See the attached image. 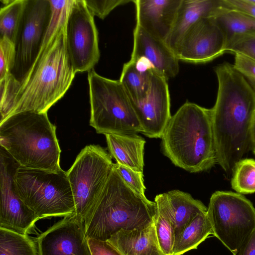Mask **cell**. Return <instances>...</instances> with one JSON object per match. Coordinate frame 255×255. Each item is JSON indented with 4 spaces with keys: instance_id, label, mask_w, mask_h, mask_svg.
Wrapping results in <instances>:
<instances>
[{
    "instance_id": "cell-35",
    "label": "cell",
    "mask_w": 255,
    "mask_h": 255,
    "mask_svg": "<svg viewBox=\"0 0 255 255\" xmlns=\"http://www.w3.org/2000/svg\"><path fill=\"white\" fill-rule=\"evenodd\" d=\"M92 255H122L108 241L88 239Z\"/></svg>"
},
{
    "instance_id": "cell-6",
    "label": "cell",
    "mask_w": 255,
    "mask_h": 255,
    "mask_svg": "<svg viewBox=\"0 0 255 255\" xmlns=\"http://www.w3.org/2000/svg\"><path fill=\"white\" fill-rule=\"evenodd\" d=\"M90 125L98 133L137 134L141 127L129 97L119 80L88 72Z\"/></svg>"
},
{
    "instance_id": "cell-37",
    "label": "cell",
    "mask_w": 255,
    "mask_h": 255,
    "mask_svg": "<svg viewBox=\"0 0 255 255\" xmlns=\"http://www.w3.org/2000/svg\"><path fill=\"white\" fill-rule=\"evenodd\" d=\"M235 255H255V230Z\"/></svg>"
},
{
    "instance_id": "cell-14",
    "label": "cell",
    "mask_w": 255,
    "mask_h": 255,
    "mask_svg": "<svg viewBox=\"0 0 255 255\" xmlns=\"http://www.w3.org/2000/svg\"><path fill=\"white\" fill-rule=\"evenodd\" d=\"M226 39L213 16L201 18L187 32L175 52L179 60L209 62L226 52Z\"/></svg>"
},
{
    "instance_id": "cell-9",
    "label": "cell",
    "mask_w": 255,
    "mask_h": 255,
    "mask_svg": "<svg viewBox=\"0 0 255 255\" xmlns=\"http://www.w3.org/2000/svg\"><path fill=\"white\" fill-rule=\"evenodd\" d=\"M112 156L99 145H86L66 172L75 205L84 221L101 194L114 166Z\"/></svg>"
},
{
    "instance_id": "cell-1",
    "label": "cell",
    "mask_w": 255,
    "mask_h": 255,
    "mask_svg": "<svg viewBox=\"0 0 255 255\" xmlns=\"http://www.w3.org/2000/svg\"><path fill=\"white\" fill-rule=\"evenodd\" d=\"M215 71L218 89L211 113L217 162L231 173L254 146L255 91L233 65L224 63Z\"/></svg>"
},
{
    "instance_id": "cell-31",
    "label": "cell",
    "mask_w": 255,
    "mask_h": 255,
    "mask_svg": "<svg viewBox=\"0 0 255 255\" xmlns=\"http://www.w3.org/2000/svg\"><path fill=\"white\" fill-rule=\"evenodd\" d=\"M14 43L5 37L0 39V80L11 73L15 60Z\"/></svg>"
},
{
    "instance_id": "cell-24",
    "label": "cell",
    "mask_w": 255,
    "mask_h": 255,
    "mask_svg": "<svg viewBox=\"0 0 255 255\" xmlns=\"http://www.w3.org/2000/svg\"><path fill=\"white\" fill-rule=\"evenodd\" d=\"M154 202L156 213L154 223L159 246L165 255H173L175 238L174 222L165 193L157 195Z\"/></svg>"
},
{
    "instance_id": "cell-28",
    "label": "cell",
    "mask_w": 255,
    "mask_h": 255,
    "mask_svg": "<svg viewBox=\"0 0 255 255\" xmlns=\"http://www.w3.org/2000/svg\"><path fill=\"white\" fill-rule=\"evenodd\" d=\"M231 180L232 188L241 194L255 192V160L243 158L235 165Z\"/></svg>"
},
{
    "instance_id": "cell-38",
    "label": "cell",
    "mask_w": 255,
    "mask_h": 255,
    "mask_svg": "<svg viewBox=\"0 0 255 255\" xmlns=\"http://www.w3.org/2000/svg\"><path fill=\"white\" fill-rule=\"evenodd\" d=\"M130 61L134 63L136 69L141 73H146L151 69L155 70L152 64L144 57H141L134 61Z\"/></svg>"
},
{
    "instance_id": "cell-13",
    "label": "cell",
    "mask_w": 255,
    "mask_h": 255,
    "mask_svg": "<svg viewBox=\"0 0 255 255\" xmlns=\"http://www.w3.org/2000/svg\"><path fill=\"white\" fill-rule=\"evenodd\" d=\"M131 103L141 125V133L149 138H161L171 117L167 80L154 69L151 70L146 97Z\"/></svg>"
},
{
    "instance_id": "cell-15",
    "label": "cell",
    "mask_w": 255,
    "mask_h": 255,
    "mask_svg": "<svg viewBox=\"0 0 255 255\" xmlns=\"http://www.w3.org/2000/svg\"><path fill=\"white\" fill-rule=\"evenodd\" d=\"M38 255H92L84 221L75 214L64 218L39 235Z\"/></svg>"
},
{
    "instance_id": "cell-3",
    "label": "cell",
    "mask_w": 255,
    "mask_h": 255,
    "mask_svg": "<svg viewBox=\"0 0 255 255\" xmlns=\"http://www.w3.org/2000/svg\"><path fill=\"white\" fill-rule=\"evenodd\" d=\"M155 213V202L134 192L114 165L101 194L85 220L86 236L107 241L121 229L142 230L154 222Z\"/></svg>"
},
{
    "instance_id": "cell-18",
    "label": "cell",
    "mask_w": 255,
    "mask_h": 255,
    "mask_svg": "<svg viewBox=\"0 0 255 255\" xmlns=\"http://www.w3.org/2000/svg\"><path fill=\"white\" fill-rule=\"evenodd\" d=\"M222 0H182L171 31L165 43L174 53L183 38L197 21L212 16Z\"/></svg>"
},
{
    "instance_id": "cell-40",
    "label": "cell",
    "mask_w": 255,
    "mask_h": 255,
    "mask_svg": "<svg viewBox=\"0 0 255 255\" xmlns=\"http://www.w3.org/2000/svg\"><path fill=\"white\" fill-rule=\"evenodd\" d=\"M253 151L255 156V143L254 145L253 148Z\"/></svg>"
},
{
    "instance_id": "cell-20",
    "label": "cell",
    "mask_w": 255,
    "mask_h": 255,
    "mask_svg": "<svg viewBox=\"0 0 255 255\" xmlns=\"http://www.w3.org/2000/svg\"><path fill=\"white\" fill-rule=\"evenodd\" d=\"M109 153L119 164L143 172L145 139L137 134L105 135Z\"/></svg>"
},
{
    "instance_id": "cell-39",
    "label": "cell",
    "mask_w": 255,
    "mask_h": 255,
    "mask_svg": "<svg viewBox=\"0 0 255 255\" xmlns=\"http://www.w3.org/2000/svg\"><path fill=\"white\" fill-rule=\"evenodd\" d=\"M252 135L254 143H255V112L254 113L252 124Z\"/></svg>"
},
{
    "instance_id": "cell-7",
    "label": "cell",
    "mask_w": 255,
    "mask_h": 255,
    "mask_svg": "<svg viewBox=\"0 0 255 255\" xmlns=\"http://www.w3.org/2000/svg\"><path fill=\"white\" fill-rule=\"evenodd\" d=\"M15 180L21 199L40 219L75 214L72 191L63 169L49 171L20 166Z\"/></svg>"
},
{
    "instance_id": "cell-36",
    "label": "cell",
    "mask_w": 255,
    "mask_h": 255,
    "mask_svg": "<svg viewBox=\"0 0 255 255\" xmlns=\"http://www.w3.org/2000/svg\"><path fill=\"white\" fill-rule=\"evenodd\" d=\"M228 8L243 12L255 19V3L253 0H223Z\"/></svg>"
},
{
    "instance_id": "cell-11",
    "label": "cell",
    "mask_w": 255,
    "mask_h": 255,
    "mask_svg": "<svg viewBox=\"0 0 255 255\" xmlns=\"http://www.w3.org/2000/svg\"><path fill=\"white\" fill-rule=\"evenodd\" d=\"M51 12L49 0H26L14 42L16 55L11 71L21 83L34 65L41 48Z\"/></svg>"
},
{
    "instance_id": "cell-22",
    "label": "cell",
    "mask_w": 255,
    "mask_h": 255,
    "mask_svg": "<svg viewBox=\"0 0 255 255\" xmlns=\"http://www.w3.org/2000/svg\"><path fill=\"white\" fill-rule=\"evenodd\" d=\"M212 16L226 39V46L247 35H255V19L238 10L226 7L223 3Z\"/></svg>"
},
{
    "instance_id": "cell-30",
    "label": "cell",
    "mask_w": 255,
    "mask_h": 255,
    "mask_svg": "<svg viewBox=\"0 0 255 255\" xmlns=\"http://www.w3.org/2000/svg\"><path fill=\"white\" fill-rule=\"evenodd\" d=\"M125 184L137 195L145 198L143 172L134 171L117 163L114 164Z\"/></svg>"
},
{
    "instance_id": "cell-2",
    "label": "cell",
    "mask_w": 255,
    "mask_h": 255,
    "mask_svg": "<svg viewBox=\"0 0 255 255\" xmlns=\"http://www.w3.org/2000/svg\"><path fill=\"white\" fill-rule=\"evenodd\" d=\"M161 138L164 155L189 172L206 171L217 163L211 109L186 102L171 116Z\"/></svg>"
},
{
    "instance_id": "cell-25",
    "label": "cell",
    "mask_w": 255,
    "mask_h": 255,
    "mask_svg": "<svg viewBox=\"0 0 255 255\" xmlns=\"http://www.w3.org/2000/svg\"><path fill=\"white\" fill-rule=\"evenodd\" d=\"M150 70L141 73L130 60L124 64L119 81L131 102H138L146 97L150 86Z\"/></svg>"
},
{
    "instance_id": "cell-5",
    "label": "cell",
    "mask_w": 255,
    "mask_h": 255,
    "mask_svg": "<svg viewBox=\"0 0 255 255\" xmlns=\"http://www.w3.org/2000/svg\"><path fill=\"white\" fill-rule=\"evenodd\" d=\"M47 113L24 111L0 122V145L20 166L56 171L61 149Z\"/></svg>"
},
{
    "instance_id": "cell-4",
    "label": "cell",
    "mask_w": 255,
    "mask_h": 255,
    "mask_svg": "<svg viewBox=\"0 0 255 255\" xmlns=\"http://www.w3.org/2000/svg\"><path fill=\"white\" fill-rule=\"evenodd\" d=\"M65 25L50 40L21 83L9 116L24 111L47 113L69 89L76 73L67 52Z\"/></svg>"
},
{
    "instance_id": "cell-34",
    "label": "cell",
    "mask_w": 255,
    "mask_h": 255,
    "mask_svg": "<svg viewBox=\"0 0 255 255\" xmlns=\"http://www.w3.org/2000/svg\"><path fill=\"white\" fill-rule=\"evenodd\" d=\"M235 55L234 68L247 80L255 91V60L239 53Z\"/></svg>"
},
{
    "instance_id": "cell-33",
    "label": "cell",
    "mask_w": 255,
    "mask_h": 255,
    "mask_svg": "<svg viewBox=\"0 0 255 255\" xmlns=\"http://www.w3.org/2000/svg\"><path fill=\"white\" fill-rule=\"evenodd\" d=\"M239 53L255 60V35L241 37L226 47V52Z\"/></svg>"
},
{
    "instance_id": "cell-19",
    "label": "cell",
    "mask_w": 255,
    "mask_h": 255,
    "mask_svg": "<svg viewBox=\"0 0 255 255\" xmlns=\"http://www.w3.org/2000/svg\"><path fill=\"white\" fill-rule=\"evenodd\" d=\"M107 241L122 255H165L159 246L154 222L142 230L121 229Z\"/></svg>"
},
{
    "instance_id": "cell-8",
    "label": "cell",
    "mask_w": 255,
    "mask_h": 255,
    "mask_svg": "<svg viewBox=\"0 0 255 255\" xmlns=\"http://www.w3.org/2000/svg\"><path fill=\"white\" fill-rule=\"evenodd\" d=\"M207 214L214 236L234 255L255 230V208L241 194L216 191Z\"/></svg>"
},
{
    "instance_id": "cell-12",
    "label": "cell",
    "mask_w": 255,
    "mask_h": 255,
    "mask_svg": "<svg viewBox=\"0 0 255 255\" xmlns=\"http://www.w3.org/2000/svg\"><path fill=\"white\" fill-rule=\"evenodd\" d=\"M20 165L0 149V228L27 235L39 218L21 199L15 177Z\"/></svg>"
},
{
    "instance_id": "cell-27",
    "label": "cell",
    "mask_w": 255,
    "mask_h": 255,
    "mask_svg": "<svg viewBox=\"0 0 255 255\" xmlns=\"http://www.w3.org/2000/svg\"><path fill=\"white\" fill-rule=\"evenodd\" d=\"M0 255H38L36 243L27 235L0 228Z\"/></svg>"
},
{
    "instance_id": "cell-21",
    "label": "cell",
    "mask_w": 255,
    "mask_h": 255,
    "mask_svg": "<svg viewBox=\"0 0 255 255\" xmlns=\"http://www.w3.org/2000/svg\"><path fill=\"white\" fill-rule=\"evenodd\" d=\"M164 193L174 222L175 240L186 225L198 214L207 212V207L186 192L173 190Z\"/></svg>"
},
{
    "instance_id": "cell-29",
    "label": "cell",
    "mask_w": 255,
    "mask_h": 255,
    "mask_svg": "<svg viewBox=\"0 0 255 255\" xmlns=\"http://www.w3.org/2000/svg\"><path fill=\"white\" fill-rule=\"evenodd\" d=\"M21 82L10 73L0 80V122L8 118L15 103Z\"/></svg>"
},
{
    "instance_id": "cell-23",
    "label": "cell",
    "mask_w": 255,
    "mask_h": 255,
    "mask_svg": "<svg viewBox=\"0 0 255 255\" xmlns=\"http://www.w3.org/2000/svg\"><path fill=\"white\" fill-rule=\"evenodd\" d=\"M214 235L207 212L197 215L175 239L173 255H182L198 246L209 235Z\"/></svg>"
},
{
    "instance_id": "cell-41",
    "label": "cell",
    "mask_w": 255,
    "mask_h": 255,
    "mask_svg": "<svg viewBox=\"0 0 255 255\" xmlns=\"http://www.w3.org/2000/svg\"><path fill=\"white\" fill-rule=\"evenodd\" d=\"M253 2L255 3V0H253Z\"/></svg>"
},
{
    "instance_id": "cell-17",
    "label": "cell",
    "mask_w": 255,
    "mask_h": 255,
    "mask_svg": "<svg viewBox=\"0 0 255 255\" xmlns=\"http://www.w3.org/2000/svg\"><path fill=\"white\" fill-rule=\"evenodd\" d=\"M141 57L147 59L155 71L167 80L178 73L179 60L166 43L136 25L130 60L134 61Z\"/></svg>"
},
{
    "instance_id": "cell-16",
    "label": "cell",
    "mask_w": 255,
    "mask_h": 255,
    "mask_svg": "<svg viewBox=\"0 0 255 255\" xmlns=\"http://www.w3.org/2000/svg\"><path fill=\"white\" fill-rule=\"evenodd\" d=\"M182 0H133L136 25L165 42L172 29Z\"/></svg>"
},
{
    "instance_id": "cell-32",
    "label": "cell",
    "mask_w": 255,
    "mask_h": 255,
    "mask_svg": "<svg viewBox=\"0 0 255 255\" xmlns=\"http://www.w3.org/2000/svg\"><path fill=\"white\" fill-rule=\"evenodd\" d=\"M86 5L94 16L104 19L115 8L133 0H84Z\"/></svg>"
},
{
    "instance_id": "cell-10",
    "label": "cell",
    "mask_w": 255,
    "mask_h": 255,
    "mask_svg": "<svg viewBox=\"0 0 255 255\" xmlns=\"http://www.w3.org/2000/svg\"><path fill=\"white\" fill-rule=\"evenodd\" d=\"M65 42L76 73L93 69L100 57L98 32L84 0H73L66 20Z\"/></svg>"
},
{
    "instance_id": "cell-26",
    "label": "cell",
    "mask_w": 255,
    "mask_h": 255,
    "mask_svg": "<svg viewBox=\"0 0 255 255\" xmlns=\"http://www.w3.org/2000/svg\"><path fill=\"white\" fill-rule=\"evenodd\" d=\"M1 1L4 5L0 10V37H6L14 43L26 0Z\"/></svg>"
}]
</instances>
